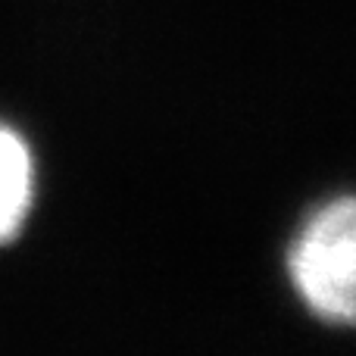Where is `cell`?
I'll use <instances>...</instances> for the list:
<instances>
[{"instance_id":"6da1fadb","label":"cell","mask_w":356,"mask_h":356,"mask_svg":"<svg viewBox=\"0 0 356 356\" xmlns=\"http://www.w3.org/2000/svg\"><path fill=\"white\" fill-rule=\"evenodd\" d=\"M297 288L309 307L338 322L356 313V207L341 200L313 219L291 257Z\"/></svg>"},{"instance_id":"7a4b0ae2","label":"cell","mask_w":356,"mask_h":356,"mask_svg":"<svg viewBox=\"0 0 356 356\" xmlns=\"http://www.w3.org/2000/svg\"><path fill=\"white\" fill-rule=\"evenodd\" d=\"M31 194V160L19 138L0 129V241L19 228Z\"/></svg>"}]
</instances>
